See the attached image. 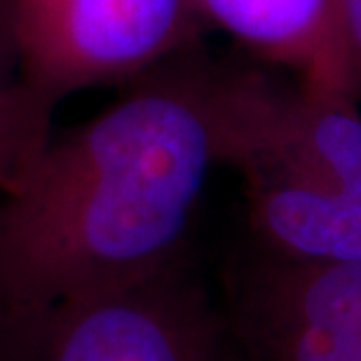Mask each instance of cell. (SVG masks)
Instances as JSON below:
<instances>
[{
	"label": "cell",
	"instance_id": "cell-3",
	"mask_svg": "<svg viewBox=\"0 0 361 361\" xmlns=\"http://www.w3.org/2000/svg\"><path fill=\"white\" fill-rule=\"evenodd\" d=\"M31 331L28 361H223L221 326L176 268L132 286L7 317Z\"/></svg>",
	"mask_w": 361,
	"mask_h": 361
},
{
	"label": "cell",
	"instance_id": "cell-6",
	"mask_svg": "<svg viewBox=\"0 0 361 361\" xmlns=\"http://www.w3.org/2000/svg\"><path fill=\"white\" fill-rule=\"evenodd\" d=\"M251 223L274 258L302 263L361 261V190L244 178Z\"/></svg>",
	"mask_w": 361,
	"mask_h": 361
},
{
	"label": "cell",
	"instance_id": "cell-5",
	"mask_svg": "<svg viewBox=\"0 0 361 361\" xmlns=\"http://www.w3.org/2000/svg\"><path fill=\"white\" fill-rule=\"evenodd\" d=\"M190 3L200 21L219 26L265 63L314 90L357 99L338 0Z\"/></svg>",
	"mask_w": 361,
	"mask_h": 361
},
{
	"label": "cell",
	"instance_id": "cell-1",
	"mask_svg": "<svg viewBox=\"0 0 361 361\" xmlns=\"http://www.w3.org/2000/svg\"><path fill=\"white\" fill-rule=\"evenodd\" d=\"M216 164L219 68L176 56L97 118L52 134L0 195V314L40 312L171 268Z\"/></svg>",
	"mask_w": 361,
	"mask_h": 361
},
{
	"label": "cell",
	"instance_id": "cell-9",
	"mask_svg": "<svg viewBox=\"0 0 361 361\" xmlns=\"http://www.w3.org/2000/svg\"><path fill=\"white\" fill-rule=\"evenodd\" d=\"M223 361H237L235 357H230V352H226V359H223Z\"/></svg>",
	"mask_w": 361,
	"mask_h": 361
},
{
	"label": "cell",
	"instance_id": "cell-8",
	"mask_svg": "<svg viewBox=\"0 0 361 361\" xmlns=\"http://www.w3.org/2000/svg\"><path fill=\"white\" fill-rule=\"evenodd\" d=\"M338 12H341V28L345 49H348V61L355 78V92L361 101V0H338Z\"/></svg>",
	"mask_w": 361,
	"mask_h": 361
},
{
	"label": "cell",
	"instance_id": "cell-2",
	"mask_svg": "<svg viewBox=\"0 0 361 361\" xmlns=\"http://www.w3.org/2000/svg\"><path fill=\"white\" fill-rule=\"evenodd\" d=\"M21 80L52 113L90 87L127 85L197 35L190 0H10Z\"/></svg>",
	"mask_w": 361,
	"mask_h": 361
},
{
	"label": "cell",
	"instance_id": "cell-7",
	"mask_svg": "<svg viewBox=\"0 0 361 361\" xmlns=\"http://www.w3.org/2000/svg\"><path fill=\"white\" fill-rule=\"evenodd\" d=\"M52 139L45 111L21 80L10 0H0V195L14 190Z\"/></svg>",
	"mask_w": 361,
	"mask_h": 361
},
{
	"label": "cell",
	"instance_id": "cell-4",
	"mask_svg": "<svg viewBox=\"0 0 361 361\" xmlns=\"http://www.w3.org/2000/svg\"><path fill=\"white\" fill-rule=\"evenodd\" d=\"M235 334L247 361H361V261L272 256L240 286Z\"/></svg>",
	"mask_w": 361,
	"mask_h": 361
}]
</instances>
